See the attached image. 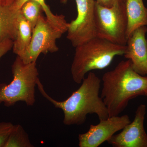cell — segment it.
I'll return each mask as SVG.
<instances>
[{
  "mask_svg": "<svg viewBox=\"0 0 147 147\" xmlns=\"http://www.w3.org/2000/svg\"><path fill=\"white\" fill-rule=\"evenodd\" d=\"M100 82V78L90 71L83 79L79 88L62 101L55 100L47 94L39 79L37 87L43 97L55 108L62 110L63 123L65 125H81L86 122L88 114H96L99 121L109 117L108 109L99 96Z\"/></svg>",
  "mask_w": 147,
  "mask_h": 147,
  "instance_id": "cell-1",
  "label": "cell"
},
{
  "mask_svg": "<svg viewBox=\"0 0 147 147\" xmlns=\"http://www.w3.org/2000/svg\"><path fill=\"white\" fill-rule=\"evenodd\" d=\"M102 80L100 96L109 117L119 116L131 99L147 96V76L134 71L129 60L122 61L113 70L105 72Z\"/></svg>",
  "mask_w": 147,
  "mask_h": 147,
  "instance_id": "cell-2",
  "label": "cell"
},
{
  "mask_svg": "<svg viewBox=\"0 0 147 147\" xmlns=\"http://www.w3.org/2000/svg\"><path fill=\"white\" fill-rule=\"evenodd\" d=\"M75 48L70 71L73 81L80 84L87 73L104 69L111 64L116 56L123 55L126 46L96 37Z\"/></svg>",
  "mask_w": 147,
  "mask_h": 147,
  "instance_id": "cell-3",
  "label": "cell"
},
{
  "mask_svg": "<svg viewBox=\"0 0 147 147\" xmlns=\"http://www.w3.org/2000/svg\"><path fill=\"white\" fill-rule=\"evenodd\" d=\"M13 80L9 84H0V104L13 106L18 101L28 106L35 102V87L39 79L36 62L24 63L18 56L11 65Z\"/></svg>",
  "mask_w": 147,
  "mask_h": 147,
  "instance_id": "cell-4",
  "label": "cell"
},
{
  "mask_svg": "<svg viewBox=\"0 0 147 147\" xmlns=\"http://www.w3.org/2000/svg\"><path fill=\"white\" fill-rule=\"evenodd\" d=\"M125 3L118 2L111 7H106L95 1L96 37L117 45H126L127 19Z\"/></svg>",
  "mask_w": 147,
  "mask_h": 147,
  "instance_id": "cell-5",
  "label": "cell"
},
{
  "mask_svg": "<svg viewBox=\"0 0 147 147\" xmlns=\"http://www.w3.org/2000/svg\"><path fill=\"white\" fill-rule=\"evenodd\" d=\"M67 30L56 26L42 14L32 30L31 40L26 53L20 58L25 63L36 62L39 55L59 50L57 40Z\"/></svg>",
  "mask_w": 147,
  "mask_h": 147,
  "instance_id": "cell-6",
  "label": "cell"
},
{
  "mask_svg": "<svg viewBox=\"0 0 147 147\" xmlns=\"http://www.w3.org/2000/svg\"><path fill=\"white\" fill-rule=\"evenodd\" d=\"M68 0H61L66 3ZM77 8L76 19L69 23L67 38L76 47L96 37L95 21L94 0H75Z\"/></svg>",
  "mask_w": 147,
  "mask_h": 147,
  "instance_id": "cell-7",
  "label": "cell"
},
{
  "mask_svg": "<svg viewBox=\"0 0 147 147\" xmlns=\"http://www.w3.org/2000/svg\"><path fill=\"white\" fill-rule=\"evenodd\" d=\"M129 123V117L125 115L109 117L97 125H90L88 131L79 134V146L99 147Z\"/></svg>",
  "mask_w": 147,
  "mask_h": 147,
  "instance_id": "cell-8",
  "label": "cell"
},
{
  "mask_svg": "<svg viewBox=\"0 0 147 147\" xmlns=\"http://www.w3.org/2000/svg\"><path fill=\"white\" fill-rule=\"evenodd\" d=\"M146 106H138L135 117L120 133L114 134L107 141L114 147H147V134L144 127Z\"/></svg>",
  "mask_w": 147,
  "mask_h": 147,
  "instance_id": "cell-9",
  "label": "cell"
},
{
  "mask_svg": "<svg viewBox=\"0 0 147 147\" xmlns=\"http://www.w3.org/2000/svg\"><path fill=\"white\" fill-rule=\"evenodd\" d=\"M147 26L138 28L127 38L124 56L140 75L147 76Z\"/></svg>",
  "mask_w": 147,
  "mask_h": 147,
  "instance_id": "cell-10",
  "label": "cell"
},
{
  "mask_svg": "<svg viewBox=\"0 0 147 147\" xmlns=\"http://www.w3.org/2000/svg\"><path fill=\"white\" fill-rule=\"evenodd\" d=\"M20 12V9L13 4L0 5V43L6 40H14Z\"/></svg>",
  "mask_w": 147,
  "mask_h": 147,
  "instance_id": "cell-11",
  "label": "cell"
},
{
  "mask_svg": "<svg viewBox=\"0 0 147 147\" xmlns=\"http://www.w3.org/2000/svg\"><path fill=\"white\" fill-rule=\"evenodd\" d=\"M125 9L127 19V38L136 29L147 26V8L143 0H126Z\"/></svg>",
  "mask_w": 147,
  "mask_h": 147,
  "instance_id": "cell-12",
  "label": "cell"
},
{
  "mask_svg": "<svg viewBox=\"0 0 147 147\" xmlns=\"http://www.w3.org/2000/svg\"><path fill=\"white\" fill-rule=\"evenodd\" d=\"M32 30L31 26L20 12L12 48L16 56L21 58L26 53L30 43Z\"/></svg>",
  "mask_w": 147,
  "mask_h": 147,
  "instance_id": "cell-13",
  "label": "cell"
},
{
  "mask_svg": "<svg viewBox=\"0 0 147 147\" xmlns=\"http://www.w3.org/2000/svg\"><path fill=\"white\" fill-rule=\"evenodd\" d=\"M33 147L23 127L20 124L14 125L4 147Z\"/></svg>",
  "mask_w": 147,
  "mask_h": 147,
  "instance_id": "cell-14",
  "label": "cell"
},
{
  "mask_svg": "<svg viewBox=\"0 0 147 147\" xmlns=\"http://www.w3.org/2000/svg\"><path fill=\"white\" fill-rule=\"evenodd\" d=\"M20 11L33 29L43 10L42 6L38 2L35 0H28L21 7Z\"/></svg>",
  "mask_w": 147,
  "mask_h": 147,
  "instance_id": "cell-15",
  "label": "cell"
},
{
  "mask_svg": "<svg viewBox=\"0 0 147 147\" xmlns=\"http://www.w3.org/2000/svg\"><path fill=\"white\" fill-rule=\"evenodd\" d=\"M27 1L28 0H16L13 4L18 8L21 9L23 4ZM35 1L38 2L42 6L43 11L45 12L46 17L48 20L58 26L66 29L68 28L69 23L67 22L65 16L63 14H54L50 10L49 7L46 4L45 0Z\"/></svg>",
  "mask_w": 147,
  "mask_h": 147,
  "instance_id": "cell-16",
  "label": "cell"
},
{
  "mask_svg": "<svg viewBox=\"0 0 147 147\" xmlns=\"http://www.w3.org/2000/svg\"><path fill=\"white\" fill-rule=\"evenodd\" d=\"M14 125L9 122H0V147H4Z\"/></svg>",
  "mask_w": 147,
  "mask_h": 147,
  "instance_id": "cell-17",
  "label": "cell"
},
{
  "mask_svg": "<svg viewBox=\"0 0 147 147\" xmlns=\"http://www.w3.org/2000/svg\"><path fill=\"white\" fill-rule=\"evenodd\" d=\"M13 44V40L10 39L6 40L0 43V59L12 49Z\"/></svg>",
  "mask_w": 147,
  "mask_h": 147,
  "instance_id": "cell-18",
  "label": "cell"
},
{
  "mask_svg": "<svg viewBox=\"0 0 147 147\" xmlns=\"http://www.w3.org/2000/svg\"><path fill=\"white\" fill-rule=\"evenodd\" d=\"M100 5L106 7H111L116 3L118 2H125L126 0H94Z\"/></svg>",
  "mask_w": 147,
  "mask_h": 147,
  "instance_id": "cell-19",
  "label": "cell"
},
{
  "mask_svg": "<svg viewBox=\"0 0 147 147\" xmlns=\"http://www.w3.org/2000/svg\"><path fill=\"white\" fill-rule=\"evenodd\" d=\"M16 0H0V5H9L15 2Z\"/></svg>",
  "mask_w": 147,
  "mask_h": 147,
  "instance_id": "cell-20",
  "label": "cell"
}]
</instances>
